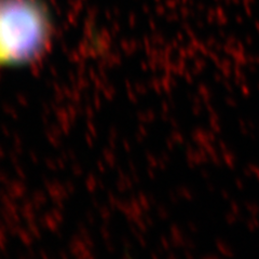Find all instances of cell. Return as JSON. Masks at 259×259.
<instances>
[{"label": "cell", "mask_w": 259, "mask_h": 259, "mask_svg": "<svg viewBox=\"0 0 259 259\" xmlns=\"http://www.w3.org/2000/svg\"><path fill=\"white\" fill-rule=\"evenodd\" d=\"M52 35L51 14L41 0H0V68L41 59Z\"/></svg>", "instance_id": "obj_1"}]
</instances>
